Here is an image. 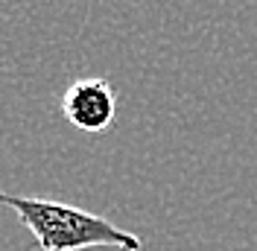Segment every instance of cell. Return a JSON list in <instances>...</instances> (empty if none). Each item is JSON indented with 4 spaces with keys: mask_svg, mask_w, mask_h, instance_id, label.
<instances>
[{
    "mask_svg": "<svg viewBox=\"0 0 257 251\" xmlns=\"http://www.w3.org/2000/svg\"><path fill=\"white\" fill-rule=\"evenodd\" d=\"M62 114L79 132L99 135L117 117V96L108 79H79L62 96Z\"/></svg>",
    "mask_w": 257,
    "mask_h": 251,
    "instance_id": "2",
    "label": "cell"
},
{
    "mask_svg": "<svg viewBox=\"0 0 257 251\" xmlns=\"http://www.w3.org/2000/svg\"><path fill=\"white\" fill-rule=\"evenodd\" d=\"M0 204L15 210L18 219L32 231L38 251H85V248H114V251H144V239L132 231L117 228L111 219L88 213L73 204L53 199L12 196L0 190Z\"/></svg>",
    "mask_w": 257,
    "mask_h": 251,
    "instance_id": "1",
    "label": "cell"
}]
</instances>
